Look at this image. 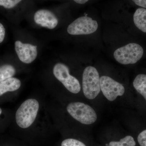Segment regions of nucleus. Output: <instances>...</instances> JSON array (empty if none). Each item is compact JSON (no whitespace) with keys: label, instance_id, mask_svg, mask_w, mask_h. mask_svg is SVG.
I'll list each match as a JSON object with an SVG mask.
<instances>
[{"label":"nucleus","instance_id":"423d86ee","mask_svg":"<svg viewBox=\"0 0 146 146\" xmlns=\"http://www.w3.org/2000/svg\"><path fill=\"white\" fill-rule=\"evenodd\" d=\"M98 27V22L88 16H82L71 23L67 28V31L71 35H84L92 34Z\"/></svg>","mask_w":146,"mask_h":146},{"label":"nucleus","instance_id":"9d476101","mask_svg":"<svg viewBox=\"0 0 146 146\" xmlns=\"http://www.w3.org/2000/svg\"><path fill=\"white\" fill-rule=\"evenodd\" d=\"M21 81L16 78L11 77L0 82V96L7 92L18 90L21 87Z\"/></svg>","mask_w":146,"mask_h":146},{"label":"nucleus","instance_id":"f3484780","mask_svg":"<svg viewBox=\"0 0 146 146\" xmlns=\"http://www.w3.org/2000/svg\"><path fill=\"white\" fill-rule=\"evenodd\" d=\"M138 141L141 146H146V129L141 132L138 137Z\"/></svg>","mask_w":146,"mask_h":146},{"label":"nucleus","instance_id":"f03ea898","mask_svg":"<svg viewBox=\"0 0 146 146\" xmlns=\"http://www.w3.org/2000/svg\"><path fill=\"white\" fill-rule=\"evenodd\" d=\"M82 89L84 96L89 100L95 99L100 91L99 74L96 68L86 67L82 75Z\"/></svg>","mask_w":146,"mask_h":146},{"label":"nucleus","instance_id":"9b49d317","mask_svg":"<svg viewBox=\"0 0 146 146\" xmlns=\"http://www.w3.org/2000/svg\"><path fill=\"white\" fill-rule=\"evenodd\" d=\"M133 20L135 26L139 30L146 33V9L139 8L133 14Z\"/></svg>","mask_w":146,"mask_h":146},{"label":"nucleus","instance_id":"7ed1b4c3","mask_svg":"<svg viewBox=\"0 0 146 146\" xmlns=\"http://www.w3.org/2000/svg\"><path fill=\"white\" fill-rule=\"evenodd\" d=\"M144 50L141 45L131 43L117 49L114 52V58L123 65L135 64L141 59Z\"/></svg>","mask_w":146,"mask_h":146},{"label":"nucleus","instance_id":"f257e3e1","mask_svg":"<svg viewBox=\"0 0 146 146\" xmlns=\"http://www.w3.org/2000/svg\"><path fill=\"white\" fill-rule=\"evenodd\" d=\"M39 109V104L33 99L27 100L21 105L16 111V123L20 127L25 129L34 122Z\"/></svg>","mask_w":146,"mask_h":146},{"label":"nucleus","instance_id":"ddd939ff","mask_svg":"<svg viewBox=\"0 0 146 146\" xmlns=\"http://www.w3.org/2000/svg\"><path fill=\"white\" fill-rule=\"evenodd\" d=\"M16 72V69L12 65L7 64L0 66V82L12 77Z\"/></svg>","mask_w":146,"mask_h":146},{"label":"nucleus","instance_id":"a211bd4d","mask_svg":"<svg viewBox=\"0 0 146 146\" xmlns=\"http://www.w3.org/2000/svg\"><path fill=\"white\" fill-rule=\"evenodd\" d=\"M5 30L3 25L0 23V43L3 41L5 37Z\"/></svg>","mask_w":146,"mask_h":146},{"label":"nucleus","instance_id":"39448f33","mask_svg":"<svg viewBox=\"0 0 146 146\" xmlns=\"http://www.w3.org/2000/svg\"><path fill=\"white\" fill-rule=\"evenodd\" d=\"M53 73L56 78L71 93L78 94L80 91L81 87L79 82L77 79L70 74L69 68L65 64L56 63L54 67Z\"/></svg>","mask_w":146,"mask_h":146},{"label":"nucleus","instance_id":"dca6fc26","mask_svg":"<svg viewBox=\"0 0 146 146\" xmlns=\"http://www.w3.org/2000/svg\"><path fill=\"white\" fill-rule=\"evenodd\" d=\"M61 146H86L81 141L72 138L64 140L61 143Z\"/></svg>","mask_w":146,"mask_h":146},{"label":"nucleus","instance_id":"6e6552de","mask_svg":"<svg viewBox=\"0 0 146 146\" xmlns=\"http://www.w3.org/2000/svg\"><path fill=\"white\" fill-rule=\"evenodd\" d=\"M15 49L19 59L23 63L30 64L37 56V46L17 41L15 43Z\"/></svg>","mask_w":146,"mask_h":146},{"label":"nucleus","instance_id":"2eb2a0df","mask_svg":"<svg viewBox=\"0 0 146 146\" xmlns=\"http://www.w3.org/2000/svg\"><path fill=\"white\" fill-rule=\"evenodd\" d=\"M23 0H0V6L7 9L16 7L23 2Z\"/></svg>","mask_w":146,"mask_h":146},{"label":"nucleus","instance_id":"412c9836","mask_svg":"<svg viewBox=\"0 0 146 146\" xmlns=\"http://www.w3.org/2000/svg\"><path fill=\"white\" fill-rule=\"evenodd\" d=\"M2 112V110L0 108V115H1V114Z\"/></svg>","mask_w":146,"mask_h":146},{"label":"nucleus","instance_id":"1a4fd4ad","mask_svg":"<svg viewBox=\"0 0 146 146\" xmlns=\"http://www.w3.org/2000/svg\"><path fill=\"white\" fill-rule=\"evenodd\" d=\"M34 20L37 25L50 29H54L57 26L58 22L54 13L47 9L36 11L34 14Z\"/></svg>","mask_w":146,"mask_h":146},{"label":"nucleus","instance_id":"20e7f679","mask_svg":"<svg viewBox=\"0 0 146 146\" xmlns=\"http://www.w3.org/2000/svg\"><path fill=\"white\" fill-rule=\"evenodd\" d=\"M67 110L73 118L83 124H92L97 119L96 113L94 110L83 103H71L67 106Z\"/></svg>","mask_w":146,"mask_h":146},{"label":"nucleus","instance_id":"6ab92c4d","mask_svg":"<svg viewBox=\"0 0 146 146\" xmlns=\"http://www.w3.org/2000/svg\"><path fill=\"white\" fill-rule=\"evenodd\" d=\"M136 5L146 8V0H132Z\"/></svg>","mask_w":146,"mask_h":146},{"label":"nucleus","instance_id":"aec40b11","mask_svg":"<svg viewBox=\"0 0 146 146\" xmlns=\"http://www.w3.org/2000/svg\"><path fill=\"white\" fill-rule=\"evenodd\" d=\"M73 1L79 4H84L87 3L89 0H73Z\"/></svg>","mask_w":146,"mask_h":146},{"label":"nucleus","instance_id":"4468645a","mask_svg":"<svg viewBox=\"0 0 146 146\" xmlns=\"http://www.w3.org/2000/svg\"><path fill=\"white\" fill-rule=\"evenodd\" d=\"M136 143L131 136H127L122 138L119 141H111L109 146H135Z\"/></svg>","mask_w":146,"mask_h":146},{"label":"nucleus","instance_id":"f8f14e48","mask_svg":"<svg viewBox=\"0 0 146 146\" xmlns=\"http://www.w3.org/2000/svg\"><path fill=\"white\" fill-rule=\"evenodd\" d=\"M133 84L134 88L146 101V75L138 74L134 79Z\"/></svg>","mask_w":146,"mask_h":146},{"label":"nucleus","instance_id":"0eeeda50","mask_svg":"<svg viewBox=\"0 0 146 146\" xmlns=\"http://www.w3.org/2000/svg\"><path fill=\"white\" fill-rule=\"evenodd\" d=\"M100 86L104 96L110 101H113L118 96H122L125 91L121 84L108 76L100 78Z\"/></svg>","mask_w":146,"mask_h":146}]
</instances>
